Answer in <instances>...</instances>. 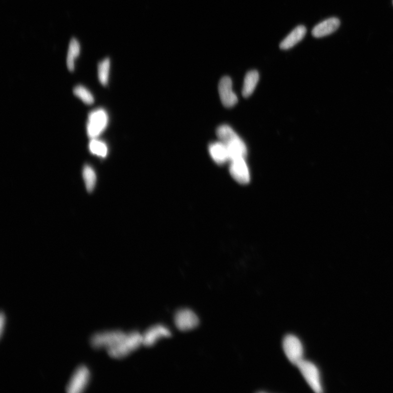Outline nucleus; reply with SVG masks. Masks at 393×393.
Returning a JSON list of instances; mask_svg holds the SVG:
<instances>
[{
	"mask_svg": "<svg viewBox=\"0 0 393 393\" xmlns=\"http://www.w3.org/2000/svg\"><path fill=\"white\" fill-rule=\"evenodd\" d=\"M259 79V73L256 70H252L247 73L243 84L242 90L243 96L248 97L252 95L258 84Z\"/></svg>",
	"mask_w": 393,
	"mask_h": 393,
	"instance_id": "15",
	"label": "nucleus"
},
{
	"mask_svg": "<svg viewBox=\"0 0 393 393\" xmlns=\"http://www.w3.org/2000/svg\"><path fill=\"white\" fill-rule=\"evenodd\" d=\"M73 92L75 95L86 105H91L94 102V97H93L92 93L83 86H78L75 87Z\"/></svg>",
	"mask_w": 393,
	"mask_h": 393,
	"instance_id": "20",
	"label": "nucleus"
},
{
	"mask_svg": "<svg viewBox=\"0 0 393 393\" xmlns=\"http://www.w3.org/2000/svg\"><path fill=\"white\" fill-rule=\"evenodd\" d=\"M340 22L338 18H330L316 25L312 30V35L315 38H321L328 36L338 29Z\"/></svg>",
	"mask_w": 393,
	"mask_h": 393,
	"instance_id": "12",
	"label": "nucleus"
},
{
	"mask_svg": "<svg viewBox=\"0 0 393 393\" xmlns=\"http://www.w3.org/2000/svg\"></svg>",
	"mask_w": 393,
	"mask_h": 393,
	"instance_id": "22",
	"label": "nucleus"
},
{
	"mask_svg": "<svg viewBox=\"0 0 393 393\" xmlns=\"http://www.w3.org/2000/svg\"><path fill=\"white\" fill-rule=\"evenodd\" d=\"M306 32L305 26H297L281 42L280 48L283 50H287L293 47L304 38Z\"/></svg>",
	"mask_w": 393,
	"mask_h": 393,
	"instance_id": "14",
	"label": "nucleus"
},
{
	"mask_svg": "<svg viewBox=\"0 0 393 393\" xmlns=\"http://www.w3.org/2000/svg\"><path fill=\"white\" fill-rule=\"evenodd\" d=\"M209 151L214 161L218 165H222L230 161L228 149L221 141L210 144Z\"/></svg>",
	"mask_w": 393,
	"mask_h": 393,
	"instance_id": "13",
	"label": "nucleus"
},
{
	"mask_svg": "<svg viewBox=\"0 0 393 393\" xmlns=\"http://www.w3.org/2000/svg\"><path fill=\"white\" fill-rule=\"evenodd\" d=\"M109 117L103 109L93 110L88 116L87 133L88 137L94 139L100 135L109 124Z\"/></svg>",
	"mask_w": 393,
	"mask_h": 393,
	"instance_id": "3",
	"label": "nucleus"
},
{
	"mask_svg": "<svg viewBox=\"0 0 393 393\" xmlns=\"http://www.w3.org/2000/svg\"><path fill=\"white\" fill-rule=\"evenodd\" d=\"M217 134L219 141L227 147L230 161L237 158L246 157L247 148L244 142L230 126L227 125L219 126L217 130Z\"/></svg>",
	"mask_w": 393,
	"mask_h": 393,
	"instance_id": "1",
	"label": "nucleus"
},
{
	"mask_svg": "<svg viewBox=\"0 0 393 393\" xmlns=\"http://www.w3.org/2000/svg\"><path fill=\"white\" fill-rule=\"evenodd\" d=\"M297 366L311 389L316 393H322L320 372L315 365L303 359Z\"/></svg>",
	"mask_w": 393,
	"mask_h": 393,
	"instance_id": "6",
	"label": "nucleus"
},
{
	"mask_svg": "<svg viewBox=\"0 0 393 393\" xmlns=\"http://www.w3.org/2000/svg\"><path fill=\"white\" fill-rule=\"evenodd\" d=\"M143 345L142 334L133 331L126 333L118 343L108 349L109 356L114 359H122L128 357Z\"/></svg>",
	"mask_w": 393,
	"mask_h": 393,
	"instance_id": "2",
	"label": "nucleus"
},
{
	"mask_svg": "<svg viewBox=\"0 0 393 393\" xmlns=\"http://www.w3.org/2000/svg\"><path fill=\"white\" fill-rule=\"evenodd\" d=\"M285 354L289 361L297 366L303 360V347L300 340L293 335L285 336L283 341Z\"/></svg>",
	"mask_w": 393,
	"mask_h": 393,
	"instance_id": "7",
	"label": "nucleus"
},
{
	"mask_svg": "<svg viewBox=\"0 0 393 393\" xmlns=\"http://www.w3.org/2000/svg\"><path fill=\"white\" fill-rule=\"evenodd\" d=\"M6 324V317L5 315L3 314V313H1V317H0V332H1V335L2 336L4 326H5Z\"/></svg>",
	"mask_w": 393,
	"mask_h": 393,
	"instance_id": "21",
	"label": "nucleus"
},
{
	"mask_svg": "<svg viewBox=\"0 0 393 393\" xmlns=\"http://www.w3.org/2000/svg\"><path fill=\"white\" fill-rule=\"evenodd\" d=\"M91 373L86 366L78 367L73 373L66 387L68 393H81L86 390L90 380Z\"/></svg>",
	"mask_w": 393,
	"mask_h": 393,
	"instance_id": "5",
	"label": "nucleus"
},
{
	"mask_svg": "<svg viewBox=\"0 0 393 393\" xmlns=\"http://www.w3.org/2000/svg\"><path fill=\"white\" fill-rule=\"evenodd\" d=\"M80 44L78 41L76 39H72L69 42L67 58V67L70 71H73L74 69V60L80 53Z\"/></svg>",
	"mask_w": 393,
	"mask_h": 393,
	"instance_id": "16",
	"label": "nucleus"
},
{
	"mask_svg": "<svg viewBox=\"0 0 393 393\" xmlns=\"http://www.w3.org/2000/svg\"><path fill=\"white\" fill-rule=\"evenodd\" d=\"M110 60L106 58L98 65V76L100 83L104 86H106L109 83Z\"/></svg>",
	"mask_w": 393,
	"mask_h": 393,
	"instance_id": "18",
	"label": "nucleus"
},
{
	"mask_svg": "<svg viewBox=\"0 0 393 393\" xmlns=\"http://www.w3.org/2000/svg\"><path fill=\"white\" fill-rule=\"evenodd\" d=\"M125 334L120 330L100 332L91 336L90 344L95 349L107 350L118 343Z\"/></svg>",
	"mask_w": 393,
	"mask_h": 393,
	"instance_id": "4",
	"label": "nucleus"
},
{
	"mask_svg": "<svg viewBox=\"0 0 393 393\" xmlns=\"http://www.w3.org/2000/svg\"><path fill=\"white\" fill-rule=\"evenodd\" d=\"M83 176L87 191L88 193H92L96 184L97 177L95 171L90 166L86 165L83 168Z\"/></svg>",
	"mask_w": 393,
	"mask_h": 393,
	"instance_id": "17",
	"label": "nucleus"
},
{
	"mask_svg": "<svg viewBox=\"0 0 393 393\" xmlns=\"http://www.w3.org/2000/svg\"><path fill=\"white\" fill-rule=\"evenodd\" d=\"M143 345L151 347L163 338L171 336V331L165 326L158 325L150 328L142 334Z\"/></svg>",
	"mask_w": 393,
	"mask_h": 393,
	"instance_id": "11",
	"label": "nucleus"
},
{
	"mask_svg": "<svg viewBox=\"0 0 393 393\" xmlns=\"http://www.w3.org/2000/svg\"><path fill=\"white\" fill-rule=\"evenodd\" d=\"M89 150L93 155L98 157H106L108 154V147L106 144L95 138L92 139L89 143Z\"/></svg>",
	"mask_w": 393,
	"mask_h": 393,
	"instance_id": "19",
	"label": "nucleus"
},
{
	"mask_svg": "<svg viewBox=\"0 0 393 393\" xmlns=\"http://www.w3.org/2000/svg\"><path fill=\"white\" fill-rule=\"evenodd\" d=\"M219 97L223 105L227 108L235 106L238 102V97L233 90L231 79L227 76L223 77L218 84Z\"/></svg>",
	"mask_w": 393,
	"mask_h": 393,
	"instance_id": "10",
	"label": "nucleus"
},
{
	"mask_svg": "<svg viewBox=\"0 0 393 393\" xmlns=\"http://www.w3.org/2000/svg\"><path fill=\"white\" fill-rule=\"evenodd\" d=\"M229 172L234 179L239 184L245 185L250 182V173L245 158L235 159L230 161Z\"/></svg>",
	"mask_w": 393,
	"mask_h": 393,
	"instance_id": "9",
	"label": "nucleus"
},
{
	"mask_svg": "<svg viewBox=\"0 0 393 393\" xmlns=\"http://www.w3.org/2000/svg\"><path fill=\"white\" fill-rule=\"evenodd\" d=\"M175 325L177 329L182 331L193 330L199 324V318L193 311L182 308L177 311L175 317Z\"/></svg>",
	"mask_w": 393,
	"mask_h": 393,
	"instance_id": "8",
	"label": "nucleus"
}]
</instances>
